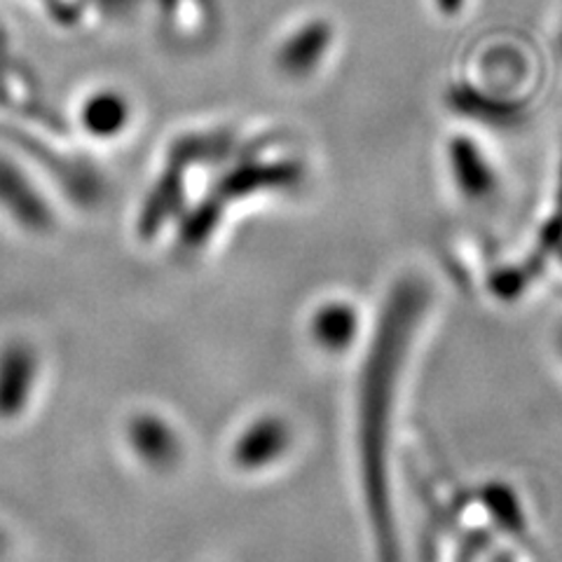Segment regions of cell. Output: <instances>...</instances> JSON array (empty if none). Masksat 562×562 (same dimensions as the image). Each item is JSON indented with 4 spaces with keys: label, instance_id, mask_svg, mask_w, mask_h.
Masks as SVG:
<instances>
[{
    "label": "cell",
    "instance_id": "6",
    "mask_svg": "<svg viewBox=\"0 0 562 562\" xmlns=\"http://www.w3.org/2000/svg\"><path fill=\"white\" fill-rule=\"evenodd\" d=\"M462 5H464V0H438V8L448 14H454Z\"/></svg>",
    "mask_w": 562,
    "mask_h": 562
},
{
    "label": "cell",
    "instance_id": "2",
    "mask_svg": "<svg viewBox=\"0 0 562 562\" xmlns=\"http://www.w3.org/2000/svg\"><path fill=\"white\" fill-rule=\"evenodd\" d=\"M333 41V31L326 22H312L297 29L279 49V68L286 76L303 78L322 64Z\"/></svg>",
    "mask_w": 562,
    "mask_h": 562
},
{
    "label": "cell",
    "instance_id": "8",
    "mask_svg": "<svg viewBox=\"0 0 562 562\" xmlns=\"http://www.w3.org/2000/svg\"><path fill=\"white\" fill-rule=\"evenodd\" d=\"M558 52H560V57H562V24H560V31H558Z\"/></svg>",
    "mask_w": 562,
    "mask_h": 562
},
{
    "label": "cell",
    "instance_id": "4",
    "mask_svg": "<svg viewBox=\"0 0 562 562\" xmlns=\"http://www.w3.org/2000/svg\"><path fill=\"white\" fill-rule=\"evenodd\" d=\"M452 162H454L457 181L462 183V190L469 192V195H473V198L487 195L492 186H495L492 171H490L479 146L473 144V140H469V138H457L454 140V144H452Z\"/></svg>",
    "mask_w": 562,
    "mask_h": 562
},
{
    "label": "cell",
    "instance_id": "3",
    "mask_svg": "<svg viewBox=\"0 0 562 562\" xmlns=\"http://www.w3.org/2000/svg\"><path fill=\"white\" fill-rule=\"evenodd\" d=\"M452 105L467 117L487 122V125L512 127L522 120V103L497 92H485L473 85H462L452 90Z\"/></svg>",
    "mask_w": 562,
    "mask_h": 562
},
{
    "label": "cell",
    "instance_id": "5",
    "mask_svg": "<svg viewBox=\"0 0 562 562\" xmlns=\"http://www.w3.org/2000/svg\"><path fill=\"white\" fill-rule=\"evenodd\" d=\"M130 113H127V103L117 94H99L94 97L85 109V122L90 127L92 134L97 136H113L122 127L127 125Z\"/></svg>",
    "mask_w": 562,
    "mask_h": 562
},
{
    "label": "cell",
    "instance_id": "7",
    "mask_svg": "<svg viewBox=\"0 0 562 562\" xmlns=\"http://www.w3.org/2000/svg\"><path fill=\"white\" fill-rule=\"evenodd\" d=\"M8 535H5V530H3V527H0V558H3L5 555V551H8Z\"/></svg>",
    "mask_w": 562,
    "mask_h": 562
},
{
    "label": "cell",
    "instance_id": "1",
    "mask_svg": "<svg viewBox=\"0 0 562 562\" xmlns=\"http://www.w3.org/2000/svg\"><path fill=\"white\" fill-rule=\"evenodd\" d=\"M38 382V357L29 342L0 345V419L22 417Z\"/></svg>",
    "mask_w": 562,
    "mask_h": 562
}]
</instances>
